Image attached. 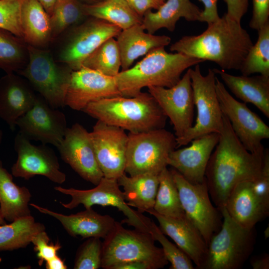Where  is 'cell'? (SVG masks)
<instances>
[{
  "label": "cell",
  "instance_id": "15",
  "mask_svg": "<svg viewBox=\"0 0 269 269\" xmlns=\"http://www.w3.org/2000/svg\"><path fill=\"white\" fill-rule=\"evenodd\" d=\"M22 135L29 140L40 141L57 147L68 128L64 114L52 107L40 95H37L32 107L16 123Z\"/></svg>",
  "mask_w": 269,
  "mask_h": 269
},
{
  "label": "cell",
  "instance_id": "19",
  "mask_svg": "<svg viewBox=\"0 0 269 269\" xmlns=\"http://www.w3.org/2000/svg\"><path fill=\"white\" fill-rule=\"evenodd\" d=\"M120 96L114 77L82 66L72 72L65 106L82 111L91 102Z\"/></svg>",
  "mask_w": 269,
  "mask_h": 269
},
{
  "label": "cell",
  "instance_id": "47",
  "mask_svg": "<svg viewBox=\"0 0 269 269\" xmlns=\"http://www.w3.org/2000/svg\"><path fill=\"white\" fill-rule=\"evenodd\" d=\"M251 265L254 269H269V254H264L263 255L254 257L251 261Z\"/></svg>",
  "mask_w": 269,
  "mask_h": 269
},
{
  "label": "cell",
  "instance_id": "4",
  "mask_svg": "<svg viewBox=\"0 0 269 269\" xmlns=\"http://www.w3.org/2000/svg\"><path fill=\"white\" fill-rule=\"evenodd\" d=\"M82 111L132 133L164 128L167 118L154 98L142 92L134 97L120 96L93 102Z\"/></svg>",
  "mask_w": 269,
  "mask_h": 269
},
{
  "label": "cell",
  "instance_id": "21",
  "mask_svg": "<svg viewBox=\"0 0 269 269\" xmlns=\"http://www.w3.org/2000/svg\"><path fill=\"white\" fill-rule=\"evenodd\" d=\"M36 96L25 78L6 74L0 79V118L14 131L16 121L32 107Z\"/></svg>",
  "mask_w": 269,
  "mask_h": 269
},
{
  "label": "cell",
  "instance_id": "56",
  "mask_svg": "<svg viewBox=\"0 0 269 269\" xmlns=\"http://www.w3.org/2000/svg\"><path fill=\"white\" fill-rule=\"evenodd\" d=\"M164 1H165V0H163Z\"/></svg>",
  "mask_w": 269,
  "mask_h": 269
},
{
  "label": "cell",
  "instance_id": "22",
  "mask_svg": "<svg viewBox=\"0 0 269 269\" xmlns=\"http://www.w3.org/2000/svg\"><path fill=\"white\" fill-rule=\"evenodd\" d=\"M146 212L157 220L161 232L173 240L175 244L200 269L205 259L207 245L201 233L187 218H174L164 216L152 208Z\"/></svg>",
  "mask_w": 269,
  "mask_h": 269
},
{
  "label": "cell",
  "instance_id": "1",
  "mask_svg": "<svg viewBox=\"0 0 269 269\" xmlns=\"http://www.w3.org/2000/svg\"><path fill=\"white\" fill-rule=\"evenodd\" d=\"M219 135L218 142L208 162L205 177L211 200L220 211L237 184L253 181L258 177L264 155L253 154L244 147L223 114V127Z\"/></svg>",
  "mask_w": 269,
  "mask_h": 269
},
{
  "label": "cell",
  "instance_id": "12",
  "mask_svg": "<svg viewBox=\"0 0 269 269\" xmlns=\"http://www.w3.org/2000/svg\"><path fill=\"white\" fill-rule=\"evenodd\" d=\"M216 91L222 113L229 120L238 139L250 152L264 155L262 141L269 138V127L246 103L236 100L217 77Z\"/></svg>",
  "mask_w": 269,
  "mask_h": 269
},
{
  "label": "cell",
  "instance_id": "49",
  "mask_svg": "<svg viewBox=\"0 0 269 269\" xmlns=\"http://www.w3.org/2000/svg\"><path fill=\"white\" fill-rule=\"evenodd\" d=\"M47 269H66L67 266L64 261L58 255L45 262Z\"/></svg>",
  "mask_w": 269,
  "mask_h": 269
},
{
  "label": "cell",
  "instance_id": "7",
  "mask_svg": "<svg viewBox=\"0 0 269 269\" xmlns=\"http://www.w3.org/2000/svg\"><path fill=\"white\" fill-rule=\"evenodd\" d=\"M28 60L16 73L25 78L34 91L52 107L65 106V97L72 70L58 62L51 51L27 45Z\"/></svg>",
  "mask_w": 269,
  "mask_h": 269
},
{
  "label": "cell",
  "instance_id": "20",
  "mask_svg": "<svg viewBox=\"0 0 269 269\" xmlns=\"http://www.w3.org/2000/svg\"><path fill=\"white\" fill-rule=\"evenodd\" d=\"M219 134L213 133L192 140L190 146L174 149L169 154L170 165L187 181L196 184L205 179L206 167L219 139Z\"/></svg>",
  "mask_w": 269,
  "mask_h": 269
},
{
  "label": "cell",
  "instance_id": "30",
  "mask_svg": "<svg viewBox=\"0 0 269 269\" xmlns=\"http://www.w3.org/2000/svg\"><path fill=\"white\" fill-rule=\"evenodd\" d=\"M31 195L28 188L20 187L13 181L12 176L3 167L0 159V213L11 222L31 215L29 208Z\"/></svg>",
  "mask_w": 269,
  "mask_h": 269
},
{
  "label": "cell",
  "instance_id": "50",
  "mask_svg": "<svg viewBox=\"0 0 269 269\" xmlns=\"http://www.w3.org/2000/svg\"><path fill=\"white\" fill-rule=\"evenodd\" d=\"M50 15L57 0H37Z\"/></svg>",
  "mask_w": 269,
  "mask_h": 269
},
{
  "label": "cell",
  "instance_id": "36",
  "mask_svg": "<svg viewBox=\"0 0 269 269\" xmlns=\"http://www.w3.org/2000/svg\"><path fill=\"white\" fill-rule=\"evenodd\" d=\"M110 38L102 43L82 63V66L115 77L121 67V58L117 40Z\"/></svg>",
  "mask_w": 269,
  "mask_h": 269
},
{
  "label": "cell",
  "instance_id": "18",
  "mask_svg": "<svg viewBox=\"0 0 269 269\" xmlns=\"http://www.w3.org/2000/svg\"><path fill=\"white\" fill-rule=\"evenodd\" d=\"M90 134L104 177L117 179L125 173L128 135L124 130L99 120Z\"/></svg>",
  "mask_w": 269,
  "mask_h": 269
},
{
  "label": "cell",
  "instance_id": "17",
  "mask_svg": "<svg viewBox=\"0 0 269 269\" xmlns=\"http://www.w3.org/2000/svg\"><path fill=\"white\" fill-rule=\"evenodd\" d=\"M62 160L83 179L97 185L104 177L98 164L90 132L75 123L68 128L57 147Z\"/></svg>",
  "mask_w": 269,
  "mask_h": 269
},
{
  "label": "cell",
  "instance_id": "13",
  "mask_svg": "<svg viewBox=\"0 0 269 269\" xmlns=\"http://www.w3.org/2000/svg\"><path fill=\"white\" fill-rule=\"evenodd\" d=\"M170 171L186 216L199 230L208 245L211 237L221 228L222 215L211 202L206 179L201 183L193 184L174 169Z\"/></svg>",
  "mask_w": 269,
  "mask_h": 269
},
{
  "label": "cell",
  "instance_id": "6",
  "mask_svg": "<svg viewBox=\"0 0 269 269\" xmlns=\"http://www.w3.org/2000/svg\"><path fill=\"white\" fill-rule=\"evenodd\" d=\"M222 224L211 238L200 269H239L251 255L256 242L255 227H243L235 222L224 207Z\"/></svg>",
  "mask_w": 269,
  "mask_h": 269
},
{
  "label": "cell",
  "instance_id": "26",
  "mask_svg": "<svg viewBox=\"0 0 269 269\" xmlns=\"http://www.w3.org/2000/svg\"><path fill=\"white\" fill-rule=\"evenodd\" d=\"M156 10H148L142 16L141 24L150 34L162 28L173 31L180 18L189 21H199L202 10L190 0H166Z\"/></svg>",
  "mask_w": 269,
  "mask_h": 269
},
{
  "label": "cell",
  "instance_id": "35",
  "mask_svg": "<svg viewBox=\"0 0 269 269\" xmlns=\"http://www.w3.org/2000/svg\"><path fill=\"white\" fill-rule=\"evenodd\" d=\"M83 5V3L77 0H57L49 15L52 42L65 31L88 17L84 12Z\"/></svg>",
  "mask_w": 269,
  "mask_h": 269
},
{
  "label": "cell",
  "instance_id": "43",
  "mask_svg": "<svg viewBox=\"0 0 269 269\" xmlns=\"http://www.w3.org/2000/svg\"><path fill=\"white\" fill-rule=\"evenodd\" d=\"M253 15L250 27L258 30L269 21V0H252Z\"/></svg>",
  "mask_w": 269,
  "mask_h": 269
},
{
  "label": "cell",
  "instance_id": "23",
  "mask_svg": "<svg viewBox=\"0 0 269 269\" xmlns=\"http://www.w3.org/2000/svg\"><path fill=\"white\" fill-rule=\"evenodd\" d=\"M29 205L39 212L56 218L66 232L72 237L83 238L96 237L104 239L112 229L115 220L109 215H101L92 207L76 214L64 215L34 203Z\"/></svg>",
  "mask_w": 269,
  "mask_h": 269
},
{
  "label": "cell",
  "instance_id": "41",
  "mask_svg": "<svg viewBox=\"0 0 269 269\" xmlns=\"http://www.w3.org/2000/svg\"><path fill=\"white\" fill-rule=\"evenodd\" d=\"M252 192L264 211L269 214V151L265 149L260 173L251 181Z\"/></svg>",
  "mask_w": 269,
  "mask_h": 269
},
{
  "label": "cell",
  "instance_id": "29",
  "mask_svg": "<svg viewBox=\"0 0 269 269\" xmlns=\"http://www.w3.org/2000/svg\"><path fill=\"white\" fill-rule=\"evenodd\" d=\"M159 174L144 173L128 176L124 173L117 179L124 189L123 195L128 205L139 213L153 208L159 185Z\"/></svg>",
  "mask_w": 269,
  "mask_h": 269
},
{
  "label": "cell",
  "instance_id": "11",
  "mask_svg": "<svg viewBox=\"0 0 269 269\" xmlns=\"http://www.w3.org/2000/svg\"><path fill=\"white\" fill-rule=\"evenodd\" d=\"M96 186L88 190L65 188L61 186H55L54 189L71 197V200L69 203L60 202L66 209H72L80 204L83 205L85 209L91 208L94 205L111 206L117 208L126 217L122 223L133 226L135 229L149 232L152 221L128 205L117 179L103 177Z\"/></svg>",
  "mask_w": 269,
  "mask_h": 269
},
{
  "label": "cell",
  "instance_id": "42",
  "mask_svg": "<svg viewBox=\"0 0 269 269\" xmlns=\"http://www.w3.org/2000/svg\"><path fill=\"white\" fill-rule=\"evenodd\" d=\"M33 249L37 253L38 263L41 266L46 262L57 255L61 248L60 244L57 241L55 244L50 242V239L45 230L35 235L31 239Z\"/></svg>",
  "mask_w": 269,
  "mask_h": 269
},
{
  "label": "cell",
  "instance_id": "40",
  "mask_svg": "<svg viewBox=\"0 0 269 269\" xmlns=\"http://www.w3.org/2000/svg\"><path fill=\"white\" fill-rule=\"evenodd\" d=\"M23 1L0 0V28L22 38L21 11Z\"/></svg>",
  "mask_w": 269,
  "mask_h": 269
},
{
  "label": "cell",
  "instance_id": "51",
  "mask_svg": "<svg viewBox=\"0 0 269 269\" xmlns=\"http://www.w3.org/2000/svg\"><path fill=\"white\" fill-rule=\"evenodd\" d=\"M82 3L85 4H92L103 1L104 0H77Z\"/></svg>",
  "mask_w": 269,
  "mask_h": 269
},
{
  "label": "cell",
  "instance_id": "8",
  "mask_svg": "<svg viewBox=\"0 0 269 269\" xmlns=\"http://www.w3.org/2000/svg\"><path fill=\"white\" fill-rule=\"evenodd\" d=\"M122 29L100 18L88 16L52 41L55 60L72 70L80 69L83 61L106 40L116 37Z\"/></svg>",
  "mask_w": 269,
  "mask_h": 269
},
{
  "label": "cell",
  "instance_id": "33",
  "mask_svg": "<svg viewBox=\"0 0 269 269\" xmlns=\"http://www.w3.org/2000/svg\"><path fill=\"white\" fill-rule=\"evenodd\" d=\"M28 60L27 44L12 33L0 28V69L6 74L17 73Z\"/></svg>",
  "mask_w": 269,
  "mask_h": 269
},
{
  "label": "cell",
  "instance_id": "55",
  "mask_svg": "<svg viewBox=\"0 0 269 269\" xmlns=\"http://www.w3.org/2000/svg\"><path fill=\"white\" fill-rule=\"evenodd\" d=\"M1 258H0V263L1 262Z\"/></svg>",
  "mask_w": 269,
  "mask_h": 269
},
{
  "label": "cell",
  "instance_id": "37",
  "mask_svg": "<svg viewBox=\"0 0 269 269\" xmlns=\"http://www.w3.org/2000/svg\"><path fill=\"white\" fill-rule=\"evenodd\" d=\"M258 38L240 70L242 75L260 73L269 77V21L258 30Z\"/></svg>",
  "mask_w": 269,
  "mask_h": 269
},
{
  "label": "cell",
  "instance_id": "46",
  "mask_svg": "<svg viewBox=\"0 0 269 269\" xmlns=\"http://www.w3.org/2000/svg\"><path fill=\"white\" fill-rule=\"evenodd\" d=\"M129 5L141 17L147 10L157 9L163 2V0H125Z\"/></svg>",
  "mask_w": 269,
  "mask_h": 269
},
{
  "label": "cell",
  "instance_id": "44",
  "mask_svg": "<svg viewBox=\"0 0 269 269\" xmlns=\"http://www.w3.org/2000/svg\"><path fill=\"white\" fill-rule=\"evenodd\" d=\"M227 5L226 14L230 18L241 22L248 10L249 0H224Z\"/></svg>",
  "mask_w": 269,
  "mask_h": 269
},
{
  "label": "cell",
  "instance_id": "48",
  "mask_svg": "<svg viewBox=\"0 0 269 269\" xmlns=\"http://www.w3.org/2000/svg\"><path fill=\"white\" fill-rule=\"evenodd\" d=\"M113 269H150V268L143 262H130L118 265Z\"/></svg>",
  "mask_w": 269,
  "mask_h": 269
},
{
  "label": "cell",
  "instance_id": "5",
  "mask_svg": "<svg viewBox=\"0 0 269 269\" xmlns=\"http://www.w3.org/2000/svg\"><path fill=\"white\" fill-rule=\"evenodd\" d=\"M102 243L101 268L113 269L119 264L140 262L150 269L164 268L168 263L162 248L155 246L149 232L124 228L116 221Z\"/></svg>",
  "mask_w": 269,
  "mask_h": 269
},
{
  "label": "cell",
  "instance_id": "38",
  "mask_svg": "<svg viewBox=\"0 0 269 269\" xmlns=\"http://www.w3.org/2000/svg\"><path fill=\"white\" fill-rule=\"evenodd\" d=\"M149 233L154 240L161 244L166 259L171 264L170 269H194L190 258L176 245L169 241L152 221L150 225Z\"/></svg>",
  "mask_w": 269,
  "mask_h": 269
},
{
  "label": "cell",
  "instance_id": "14",
  "mask_svg": "<svg viewBox=\"0 0 269 269\" xmlns=\"http://www.w3.org/2000/svg\"><path fill=\"white\" fill-rule=\"evenodd\" d=\"M14 147L17 155L11 167L14 177L28 180L42 175L56 183L65 181L66 174L60 170L57 157L51 148L42 143L33 144L19 133L15 137Z\"/></svg>",
  "mask_w": 269,
  "mask_h": 269
},
{
  "label": "cell",
  "instance_id": "28",
  "mask_svg": "<svg viewBox=\"0 0 269 269\" xmlns=\"http://www.w3.org/2000/svg\"><path fill=\"white\" fill-rule=\"evenodd\" d=\"M224 207L235 222L245 227H254L268 216L252 192L251 181L237 184L229 194Z\"/></svg>",
  "mask_w": 269,
  "mask_h": 269
},
{
  "label": "cell",
  "instance_id": "31",
  "mask_svg": "<svg viewBox=\"0 0 269 269\" xmlns=\"http://www.w3.org/2000/svg\"><path fill=\"white\" fill-rule=\"evenodd\" d=\"M83 7L87 16L104 20L122 30L142 22V17L125 0H104L92 4H83Z\"/></svg>",
  "mask_w": 269,
  "mask_h": 269
},
{
  "label": "cell",
  "instance_id": "32",
  "mask_svg": "<svg viewBox=\"0 0 269 269\" xmlns=\"http://www.w3.org/2000/svg\"><path fill=\"white\" fill-rule=\"evenodd\" d=\"M44 230V225L36 222L31 215L19 218L9 224L0 225V251L25 248L35 235Z\"/></svg>",
  "mask_w": 269,
  "mask_h": 269
},
{
  "label": "cell",
  "instance_id": "45",
  "mask_svg": "<svg viewBox=\"0 0 269 269\" xmlns=\"http://www.w3.org/2000/svg\"><path fill=\"white\" fill-rule=\"evenodd\" d=\"M203 3L204 8L200 14V22L210 24L220 18L217 9L218 0H198Z\"/></svg>",
  "mask_w": 269,
  "mask_h": 269
},
{
  "label": "cell",
  "instance_id": "53",
  "mask_svg": "<svg viewBox=\"0 0 269 269\" xmlns=\"http://www.w3.org/2000/svg\"><path fill=\"white\" fill-rule=\"evenodd\" d=\"M5 224L4 219L2 217L0 213V225H3Z\"/></svg>",
  "mask_w": 269,
  "mask_h": 269
},
{
  "label": "cell",
  "instance_id": "39",
  "mask_svg": "<svg viewBox=\"0 0 269 269\" xmlns=\"http://www.w3.org/2000/svg\"><path fill=\"white\" fill-rule=\"evenodd\" d=\"M78 248L74 269H98L101 267L102 242L100 238H87Z\"/></svg>",
  "mask_w": 269,
  "mask_h": 269
},
{
  "label": "cell",
  "instance_id": "2",
  "mask_svg": "<svg viewBox=\"0 0 269 269\" xmlns=\"http://www.w3.org/2000/svg\"><path fill=\"white\" fill-rule=\"evenodd\" d=\"M253 45L241 22L226 13L197 35L184 36L172 44L171 51L216 63L222 70H240Z\"/></svg>",
  "mask_w": 269,
  "mask_h": 269
},
{
  "label": "cell",
  "instance_id": "3",
  "mask_svg": "<svg viewBox=\"0 0 269 269\" xmlns=\"http://www.w3.org/2000/svg\"><path fill=\"white\" fill-rule=\"evenodd\" d=\"M203 62L179 52L168 53L161 47L150 51L134 66L119 72L114 78L122 96L132 97L144 87L170 88L180 80L186 69Z\"/></svg>",
  "mask_w": 269,
  "mask_h": 269
},
{
  "label": "cell",
  "instance_id": "10",
  "mask_svg": "<svg viewBox=\"0 0 269 269\" xmlns=\"http://www.w3.org/2000/svg\"><path fill=\"white\" fill-rule=\"evenodd\" d=\"M197 116L194 126L181 137L176 138L177 147L210 133L220 134L223 127V113L216 91V74L209 69L202 74L199 64L189 69Z\"/></svg>",
  "mask_w": 269,
  "mask_h": 269
},
{
  "label": "cell",
  "instance_id": "24",
  "mask_svg": "<svg viewBox=\"0 0 269 269\" xmlns=\"http://www.w3.org/2000/svg\"><path fill=\"white\" fill-rule=\"evenodd\" d=\"M116 37L122 71L130 68L139 57L155 48L165 47L171 42L169 36L145 32L141 24L122 30Z\"/></svg>",
  "mask_w": 269,
  "mask_h": 269
},
{
  "label": "cell",
  "instance_id": "25",
  "mask_svg": "<svg viewBox=\"0 0 269 269\" xmlns=\"http://www.w3.org/2000/svg\"><path fill=\"white\" fill-rule=\"evenodd\" d=\"M233 94L244 103H252L269 118V77L262 75L235 76L213 69Z\"/></svg>",
  "mask_w": 269,
  "mask_h": 269
},
{
  "label": "cell",
  "instance_id": "27",
  "mask_svg": "<svg viewBox=\"0 0 269 269\" xmlns=\"http://www.w3.org/2000/svg\"><path fill=\"white\" fill-rule=\"evenodd\" d=\"M23 39L30 46L47 48L52 42L50 16L37 0H23L21 11Z\"/></svg>",
  "mask_w": 269,
  "mask_h": 269
},
{
  "label": "cell",
  "instance_id": "52",
  "mask_svg": "<svg viewBox=\"0 0 269 269\" xmlns=\"http://www.w3.org/2000/svg\"><path fill=\"white\" fill-rule=\"evenodd\" d=\"M269 227H268L264 231V236L266 239L268 238L269 236Z\"/></svg>",
  "mask_w": 269,
  "mask_h": 269
},
{
  "label": "cell",
  "instance_id": "16",
  "mask_svg": "<svg viewBox=\"0 0 269 269\" xmlns=\"http://www.w3.org/2000/svg\"><path fill=\"white\" fill-rule=\"evenodd\" d=\"M147 88L148 93L173 125L176 137L182 136L193 126L194 116V95L189 69L170 88Z\"/></svg>",
  "mask_w": 269,
  "mask_h": 269
},
{
  "label": "cell",
  "instance_id": "54",
  "mask_svg": "<svg viewBox=\"0 0 269 269\" xmlns=\"http://www.w3.org/2000/svg\"><path fill=\"white\" fill-rule=\"evenodd\" d=\"M3 137V133L2 131L0 130V144L1 143Z\"/></svg>",
  "mask_w": 269,
  "mask_h": 269
},
{
  "label": "cell",
  "instance_id": "34",
  "mask_svg": "<svg viewBox=\"0 0 269 269\" xmlns=\"http://www.w3.org/2000/svg\"><path fill=\"white\" fill-rule=\"evenodd\" d=\"M159 185L153 209L164 216L178 218L186 216L170 170L167 167L159 174Z\"/></svg>",
  "mask_w": 269,
  "mask_h": 269
},
{
  "label": "cell",
  "instance_id": "9",
  "mask_svg": "<svg viewBox=\"0 0 269 269\" xmlns=\"http://www.w3.org/2000/svg\"><path fill=\"white\" fill-rule=\"evenodd\" d=\"M128 135L125 172L130 176L159 174L167 167L169 153L177 148L175 135L164 128Z\"/></svg>",
  "mask_w": 269,
  "mask_h": 269
}]
</instances>
